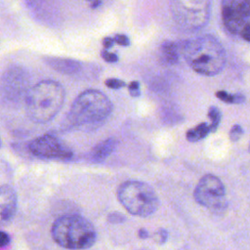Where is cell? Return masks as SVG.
<instances>
[{
  "label": "cell",
  "mask_w": 250,
  "mask_h": 250,
  "mask_svg": "<svg viewBox=\"0 0 250 250\" xmlns=\"http://www.w3.org/2000/svg\"><path fill=\"white\" fill-rule=\"evenodd\" d=\"M181 51L189 66L201 75H217L226 65V51L212 35H202L185 41L181 43Z\"/></svg>",
  "instance_id": "6da1fadb"
},
{
  "label": "cell",
  "mask_w": 250,
  "mask_h": 250,
  "mask_svg": "<svg viewBox=\"0 0 250 250\" xmlns=\"http://www.w3.org/2000/svg\"><path fill=\"white\" fill-rule=\"evenodd\" d=\"M63 87L55 80H42L25 94V110L30 119L46 123L61 110L64 102Z\"/></svg>",
  "instance_id": "7a4b0ae2"
},
{
  "label": "cell",
  "mask_w": 250,
  "mask_h": 250,
  "mask_svg": "<svg viewBox=\"0 0 250 250\" xmlns=\"http://www.w3.org/2000/svg\"><path fill=\"white\" fill-rule=\"evenodd\" d=\"M52 236L62 247L71 250L90 248L96 241L94 226L80 215L60 217L52 227Z\"/></svg>",
  "instance_id": "3957f363"
},
{
  "label": "cell",
  "mask_w": 250,
  "mask_h": 250,
  "mask_svg": "<svg viewBox=\"0 0 250 250\" xmlns=\"http://www.w3.org/2000/svg\"><path fill=\"white\" fill-rule=\"evenodd\" d=\"M112 111L110 100L99 90H86L73 102L69 121L75 126L94 125L104 121Z\"/></svg>",
  "instance_id": "277c9868"
},
{
  "label": "cell",
  "mask_w": 250,
  "mask_h": 250,
  "mask_svg": "<svg viewBox=\"0 0 250 250\" xmlns=\"http://www.w3.org/2000/svg\"><path fill=\"white\" fill-rule=\"evenodd\" d=\"M117 197L130 214L139 217L153 214L159 206V199L154 189L141 181L122 183L118 188Z\"/></svg>",
  "instance_id": "5b68a950"
},
{
  "label": "cell",
  "mask_w": 250,
  "mask_h": 250,
  "mask_svg": "<svg viewBox=\"0 0 250 250\" xmlns=\"http://www.w3.org/2000/svg\"><path fill=\"white\" fill-rule=\"evenodd\" d=\"M171 13L183 30L194 31L204 27L211 15L210 0H172Z\"/></svg>",
  "instance_id": "8992f818"
},
{
  "label": "cell",
  "mask_w": 250,
  "mask_h": 250,
  "mask_svg": "<svg viewBox=\"0 0 250 250\" xmlns=\"http://www.w3.org/2000/svg\"><path fill=\"white\" fill-rule=\"evenodd\" d=\"M193 195L197 203L215 211H221L228 205L225 186L217 176L212 174L204 175L199 180Z\"/></svg>",
  "instance_id": "52a82bcc"
},
{
  "label": "cell",
  "mask_w": 250,
  "mask_h": 250,
  "mask_svg": "<svg viewBox=\"0 0 250 250\" xmlns=\"http://www.w3.org/2000/svg\"><path fill=\"white\" fill-rule=\"evenodd\" d=\"M30 151L42 158L68 159L72 151L60 139L51 134L42 135L29 144Z\"/></svg>",
  "instance_id": "ba28073f"
},
{
  "label": "cell",
  "mask_w": 250,
  "mask_h": 250,
  "mask_svg": "<svg viewBox=\"0 0 250 250\" xmlns=\"http://www.w3.org/2000/svg\"><path fill=\"white\" fill-rule=\"evenodd\" d=\"M249 19L250 13L242 0H223L222 20L228 31L240 35L243 27L249 22Z\"/></svg>",
  "instance_id": "9c48e42d"
},
{
  "label": "cell",
  "mask_w": 250,
  "mask_h": 250,
  "mask_svg": "<svg viewBox=\"0 0 250 250\" xmlns=\"http://www.w3.org/2000/svg\"><path fill=\"white\" fill-rule=\"evenodd\" d=\"M1 198V220L8 221L16 213L17 210V195L15 190L10 186H2L0 190Z\"/></svg>",
  "instance_id": "30bf717a"
},
{
  "label": "cell",
  "mask_w": 250,
  "mask_h": 250,
  "mask_svg": "<svg viewBox=\"0 0 250 250\" xmlns=\"http://www.w3.org/2000/svg\"><path fill=\"white\" fill-rule=\"evenodd\" d=\"M26 82V76L21 68L14 67L6 71L4 77V86L7 95H15V93H20Z\"/></svg>",
  "instance_id": "8fae6325"
},
{
  "label": "cell",
  "mask_w": 250,
  "mask_h": 250,
  "mask_svg": "<svg viewBox=\"0 0 250 250\" xmlns=\"http://www.w3.org/2000/svg\"><path fill=\"white\" fill-rule=\"evenodd\" d=\"M45 61L46 63L49 64L52 68L64 74H74L81 68L80 62L71 59L47 58Z\"/></svg>",
  "instance_id": "7c38bea8"
},
{
  "label": "cell",
  "mask_w": 250,
  "mask_h": 250,
  "mask_svg": "<svg viewBox=\"0 0 250 250\" xmlns=\"http://www.w3.org/2000/svg\"><path fill=\"white\" fill-rule=\"evenodd\" d=\"M181 44L172 41H165L160 46V57L167 64H175L179 60Z\"/></svg>",
  "instance_id": "4fadbf2b"
},
{
  "label": "cell",
  "mask_w": 250,
  "mask_h": 250,
  "mask_svg": "<svg viewBox=\"0 0 250 250\" xmlns=\"http://www.w3.org/2000/svg\"><path fill=\"white\" fill-rule=\"evenodd\" d=\"M117 142L115 139H107L100 143L92 151V157L95 160H104L105 159L115 148Z\"/></svg>",
  "instance_id": "5bb4252c"
},
{
  "label": "cell",
  "mask_w": 250,
  "mask_h": 250,
  "mask_svg": "<svg viewBox=\"0 0 250 250\" xmlns=\"http://www.w3.org/2000/svg\"><path fill=\"white\" fill-rule=\"evenodd\" d=\"M209 132H211L210 125H207V123L202 122L187 132V140L190 143L198 142L204 139L209 134Z\"/></svg>",
  "instance_id": "9a60e30c"
},
{
  "label": "cell",
  "mask_w": 250,
  "mask_h": 250,
  "mask_svg": "<svg viewBox=\"0 0 250 250\" xmlns=\"http://www.w3.org/2000/svg\"><path fill=\"white\" fill-rule=\"evenodd\" d=\"M216 97L226 104H239L245 102V97L242 94H229L223 90L216 92Z\"/></svg>",
  "instance_id": "2e32d148"
},
{
  "label": "cell",
  "mask_w": 250,
  "mask_h": 250,
  "mask_svg": "<svg viewBox=\"0 0 250 250\" xmlns=\"http://www.w3.org/2000/svg\"><path fill=\"white\" fill-rule=\"evenodd\" d=\"M208 117L211 120V124H210L211 132H215L220 124L221 117H222L220 109L216 106H210L208 110Z\"/></svg>",
  "instance_id": "e0dca14e"
},
{
  "label": "cell",
  "mask_w": 250,
  "mask_h": 250,
  "mask_svg": "<svg viewBox=\"0 0 250 250\" xmlns=\"http://www.w3.org/2000/svg\"><path fill=\"white\" fill-rule=\"evenodd\" d=\"M243 135V129L240 125L235 124L229 131V139L231 142H237Z\"/></svg>",
  "instance_id": "ac0fdd59"
},
{
  "label": "cell",
  "mask_w": 250,
  "mask_h": 250,
  "mask_svg": "<svg viewBox=\"0 0 250 250\" xmlns=\"http://www.w3.org/2000/svg\"><path fill=\"white\" fill-rule=\"evenodd\" d=\"M104 84L106 85V87H108L110 89H114V90L120 89L125 86V82L120 79H117V78H108L104 81Z\"/></svg>",
  "instance_id": "d6986e66"
},
{
  "label": "cell",
  "mask_w": 250,
  "mask_h": 250,
  "mask_svg": "<svg viewBox=\"0 0 250 250\" xmlns=\"http://www.w3.org/2000/svg\"><path fill=\"white\" fill-rule=\"evenodd\" d=\"M107 221L110 222L111 224H118V223H122L125 221V217L121 214V213H110L107 216Z\"/></svg>",
  "instance_id": "ffe728a7"
},
{
  "label": "cell",
  "mask_w": 250,
  "mask_h": 250,
  "mask_svg": "<svg viewBox=\"0 0 250 250\" xmlns=\"http://www.w3.org/2000/svg\"><path fill=\"white\" fill-rule=\"evenodd\" d=\"M102 58L104 59V61L107 62H116L118 61V56L114 53H109L107 51H103L101 53Z\"/></svg>",
  "instance_id": "44dd1931"
},
{
  "label": "cell",
  "mask_w": 250,
  "mask_h": 250,
  "mask_svg": "<svg viewBox=\"0 0 250 250\" xmlns=\"http://www.w3.org/2000/svg\"><path fill=\"white\" fill-rule=\"evenodd\" d=\"M128 89H129V92L131 94V96L133 97H138L140 96L141 92H140V84L138 81H133L129 84L128 86Z\"/></svg>",
  "instance_id": "7402d4cb"
},
{
  "label": "cell",
  "mask_w": 250,
  "mask_h": 250,
  "mask_svg": "<svg viewBox=\"0 0 250 250\" xmlns=\"http://www.w3.org/2000/svg\"><path fill=\"white\" fill-rule=\"evenodd\" d=\"M114 41L120 45V46H129L130 45V40L129 38L124 35V34H117L114 36Z\"/></svg>",
  "instance_id": "603a6c76"
},
{
  "label": "cell",
  "mask_w": 250,
  "mask_h": 250,
  "mask_svg": "<svg viewBox=\"0 0 250 250\" xmlns=\"http://www.w3.org/2000/svg\"><path fill=\"white\" fill-rule=\"evenodd\" d=\"M167 237H168V232L166 229H160L158 231H157V240L160 244L164 243L166 240H167Z\"/></svg>",
  "instance_id": "cb8c5ba5"
},
{
  "label": "cell",
  "mask_w": 250,
  "mask_h": 250,
  "mask_svg": "<svg viewBox=\"0 0 250 250\" xmlns=\"http://www.w3.org/2000/svg\"><path fill=\"white\" fill-rule=\"evenodd\" d=\"M240 36L247 42H250V21L243 27Z\"/></svg>",
  "instance_id": "d4e9b609"
},
{
  "label": "cell",
  "mask_w": 250,
  "mask_h": 250,
  "mask_svg": "<svg viewBox=\"0 0 250 250\" xmlns=\"http://www.w3.org/2000/svg\"><path fill=\"white\" fill-rule=\"evenodd\" d=\"M114 42H115V41H114V38L104 37V38L103 39V46H104V48L108 49V48L112 47V45H113V43H114Z\"/></svg>",
  "instance_id": "484cf974"
},
{
  "label": "cell",
  "mask_w": 250,
  "mask_h": 250,
  "mask_svg": "<svg viewBox=\"0 0 250 250\" xmlns=\"http://www.w3.org/2000/svg\"><path fill=\"white\" fill-rule=\"evenodd\" d=\"M10 242V236L8 233H6L5 231L1 232V246L4 247L6 246L8 243Z\"/></svg>",
  "instance_id": "4316f807"
},
{
  "label": "cell",
  "mask_w": 250,
  "mask_h": 250,
  "mask_svg": "<svg viewBox=\"0 0 250 250\" xmlns=\"http://www.w3.org/2000/svg\"><path fill=\"white\" fill-rule=\"evenodd\" d=\"M148 235H149V234H148V232H147L146 229H139V236H140V238L145 239V238H147Z\"/></svg>",
  "instance_id": "83f0119b"
},
{
  "label": "cell",
  "mask_w": 250,
  "mask_h": 250,
  "mask_svg": "<svg viewBox=\"0 0 250 250\" xmlns=\"http://www.w3.org/2000/svg\"><path fill=\"white\" fill-rule=\"evenodd\" d=\"M102 4V2H101V0H93V1H91V8H98L100 5Z\"/></svg>",
  "instance_id": "f1b7e54d"
},
{
  "label": "cell",
  "mask_w": 250,
  "mask_h": 250,
  "mask_svg": "<svg viewBox=\"0 0 250 250\" xmlns=\"http://www.w3.org/2000/svg\"><path fill=\"white\" fill-rule=\"evenodd\" d=\"M242 2H243V4L245 5V7L247 8L248 12L250 13V0H242Z\"/></svg>",
  "instance_id": "f546056e"
},
{
  "label": "cell",
  "mask_w": 250,
  "mask_h": 250,
  "mask_svg": "<svg viewBox=\"0 0 250 250\" xmlns=\"http://www.w3.org/2000/svg\"><path fill=\"white\" fill-rule=\"evenodd\" d=\"M248 150H249V152H250V144H249V148H248Z\"/></svg>",
  "instance_id": "4dcf8cb0"
},
{
  "label": "cell",
  "mask_w": 250,
  "mask_h": 250,
  "mask_svg": "<svg viewBox=\"0 0 250 250\" xmlns=\"http://www.w3.org/2000/svg\"><path fill=\"white\" fill-rule=\"evenodd\" d=\"M89 1H93V0H89Z\"/></svg>",
  "instance_id": "1f68e13d"
}]
</instances>
